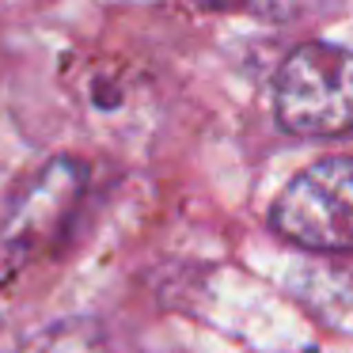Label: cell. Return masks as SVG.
Segmentation results:
<instances>
[{"mask_svg":"<svg viewBox=\"0 0 353 353\" xmlns=\"http://www.w3.org/2000/svg\"><path fill=\"white\" fill-rule=\"evenodd\" d=\"M270 221L296 247L323 254L353 251V160L327 156L277 194Z\"/></svg>","mask_w":353,"mask_h":353,"instance_id":"2","label":"cell"},{"mask_svg":"<svg viewBox=\"0 0 353 353\" xmlns=\"http://www.w3.org/2000/svg\"><path fill=\"white\" fill-rule=\"evenodd\" d=\"M274 114L296 137L353 133V50L338 42L292 50L274 80Z\"/></svg>","mask_w":353,"mask_h":353,"instance_id":"1","label":"cell"}]
</instances>
